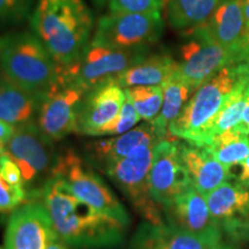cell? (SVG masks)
Wrapping results in <instances>:
<instances>
[{
    "instance_id": "16",
    "label": "cell",
    "mask_w": 249,
    "mask_h": 249,
    "mask_svg": "<svg viewBox=\"0 0 249 249\" xmlns=\"http://www.w3.org/2000/svg\"><path fill=\"white\" fill-rule=\"evenodd\" d=\"M226 239H209L186 232L165 223L144 222L136 229L128 249H238Z\"/></svg>"
},
{
    "instance_id": "28",
    "label": "cell",
    "mask_w": 249,
    "mask_h": 249,
    "mask_svg": "<svg viewBox=\"0 0 249 249\" xmlns=\"http://www.w3.org/2000/svg\"><path fill=\"white\" fill-rule=\"evenodd\" d=\"M140 120H141V118H140L139 113L136 112L135 107H133L129 98L126 96V101H124V107L121 108L120 116L118 117V119L113 124L103 130L102 136L121 135V134L129 132L139 124Z\"/></svg>"
},
{
    "instance_id": "14",
    "label": "cell",
    "mask_w": 249,
    "mask_h": 249,
    "mask_svg": "<svg viewBox=\"0 0 249 249\" xmlns=\"http://www.w3.org/2000/svg\"><path fill=\"white\" fill-rule=\"evenodd\" d=\"M57 238L51 217L43 202L27 201L9 217L5 249H48Z\"/></svg>"
},
{
    "instance_id": "20",
    "label": "cell",
    "mask_w": 249,
    "mask_h": 249,
    "mask_svg": "<svg viewBox=\"0 0 249 249\" xmlns=\"http://www.w3.org/2000/svg\"><path fill=\"white\" fill-rule=\"evenodd\" d=\"M179 148L192 185L204 196L233 178L229 167L218 161L203 145L179 142Z\"/></svg>"
},
{
    "instance_id": "25",
    "label": "cell",
    "mask_w": 249,
    "mask_h": 249,
    "mask_svg": "<svg viewBox=\"0 0 249 249\" xmlns=\"http://www.w3.org/2000/svg\"><path fill=\"white\" fill-rule=\"evenodd\" d=\"M218 161L231 169L249 156V138L241 124L214 136L207 145Z\"/></svg>"
},
{
    "instance_id": "4",
    "label": "cell",
    "mask_w": 249,
    "mask_h": 249,
    "mask_svg": "<svg viewBox=\"0 0 249 249\" xmlns=\"http://www.w3.org/2000/svg\"><path fill=\"white\" fill-rule=\"evenodd\" d=\"M0 68L12 82L44 97L59 79V66L35 34L17 33L0 39Z\"/></svg>"
},
{
    "instance_id": "10",
    "label": "cell",
    "mask_w": 249,
    "mask_h": 249,
    "mask_svg": "<svg viewBox=\"0 0 249 249\" xmlns=\"http://www.w3.org/2000/svg\"><path fill=\"white\" fill-rule=\"evenodd\" d=\"M163 29L160 12L110 13L98 21L92 42L118 50H147Z\"/></svg>"
},
{
    "instance_id": "2",
    "label": "cell",
    "mask_w": 249,
    "mask_h": 249,
    "mask_svg": "<svg viewBox=\"0 0 249 249\" xmlns=\"http://www.w3.org/2000/svg\"><path fill=\"white\" fill-rule=\"evenodd\" d=\"M30 24L54 61L67 66L89 44L93 18L83 0H38Z\"/></svg>"
},
{
    "instance_id": "27",
    "label": "cell",
    "mask_w": 249,
    "mask_h": 249,
    "mask_svg": "<svg viewBox=\"0 0 249 249\" xmlns=\"http://www.w3.org/2000/svg\"><path fill=\"white\" fill-rule=\"evenodd\" d=\"M124 93L141 119L151 123L158 117L163 105L161 86H136L124 89Z\"/></svg>"
},
{
    "instance_id": "8",
    "label": "cell",
    "mask_w": 249,
    "mask_h": 249,
    "mask_svg": "<svg viewBox=\"0 0 249 249\" xmlns=\"http://www.w3.org/2000/svg\"><path fill=\"white\" fill-rule=\"evenodd\" d=\"M155 145H140L104 172L145 222L161 225L165 224L163 210L151 197L149 189V173Z\"/></svg>"
},
{
    "instance_id": "35",
    "label": "cell",
    "mask_w": 249,
    "mask_h": 249,
    "mask_svg": "<svg viewBox=\"0 0 249 249\" xmlns=\"http://www.w3.org/2000/svg\"><path fill=\"white\" fill-rule=\"evenodd\" d=\"M242 128L245 129L246 134L249 138V85L247 87V91H246V107L244 111V116H242V121H241Z\"/></svg>"
},
{
    "instance_id": "24",
    "label": "cell",
    "mask_w": 249,
    "mask_h": 249,
    "mask_svg": "<svg viewBox=\"0 0 249 249\" xmlns=\"http://www.w3.org/2000/svg\"><path fill=\"white\" fill-rule=\"evenodd\" d=\"M222 0H167V18L171 26L186 34L209 20Z\"/></svg>"
},
{
    "instance_id": "21",
    "label": "cell",
    "mask_w": 249,
    "mask_h": 249,
    "mask_svg": "<svg viewBox=\"0 0 249 249\" xmlns=\"http://www.w3.org/2000/svg\"><path fill=\"white\" fill-rule=\"evenodd\" d=\"M43 98L0 75V120L14 128L36 123Z\"/></svg>"
},
{
    "instance_id": "22",
    "label": "cell",
    "mask_w": 249,
    "mask_h": 249,
    "mask_svg": "<svg viewBox=\"0 0 249 249\" xmlns=\"http://www.w3.org/2000/svg\"><path fill=\"white\" fill-rule=\"evenodd\" d=\"M178 67L179 62L169 54L145 55L118 76L117 83L124 89L136 86H161Z\"/></svg>"
},
{
    "instance_id": "32",
    "label": "cell",
    "mask_w": 249,
    "mask_h": 249,
    "mask_svg": "<svg viewBox=\"0 0 249 249\" xmlns=\"http://www.w3.org/2000/svg\"><path fill=\"white\" fill-rule=\"evenodd\" d=\"M0 176L11 186L17 187V188L26 189L21 170L18 169V165L6 154L0 160Z\"/></svg>"
},
{
    "instance_id": "18",
    "label": "cell",
    "mask_w": 249,
    "mask_h": 249,
    "mask_svg": "<svg viewBox=\"0 0 249 249\" xmlns=\"http://www.w3.org/2000/svg\"><path fill=\"white\" fill-rule=\"evenodd\" d=\"M202 28L218 44L249 58V28L239 0H222Z\"/></svg>"
},
{
    "instance_id": "15",
    "label": "cell",
    "mask_w": 249,
    "mask_h": 249,
    "mask_svg": "<svg viewBox=\"0 0 249 249\" xmlns=\"http://www.w3.org/2000/svg\"><path fill=\"white\" fill-rule=\"evenodd\" d=\"M124 101V89L117 81H108L89 90L81 103L76 133L102 136L103 130L120 116Z\"/></svg>"
},
{
    "instance_id": "6",
    "label": "cell",
    "mask_w": 249,
    "mask_h": 249,
    "mask_svg": "<svg viewBox=\"0 0 249 249\" xmlns=\"http://www.w3.org/2000/svg\"><path fill=\"white\" fill-rule=\"evenodd\" d=\"M5 154L22 173L28 201L40 197L45 183L51 179L58 152L53 142L40 132L36 123L15 127L4 145Z\"/></svg>"
},
{
    "instance_id": "11",
    "label": "cell",
    "mask_w": 249,
    "mask_h": 249,
    "mask_svg": "<svg viewBox=\"0 0 249 249\" xmlns=\"http://www.w3.org/2000/svg\"><path fill=\"white\" fill-rule=\"evenodd\" d=\"M213 220L229 241H249V188L234 179L205 196Z\"/></svg>"
},
{
    "instance_id": "5",
    "label": "cell",
    "mask_w": 249,
    "mask_h": 249,
    "mask_svg": "<svg viewBox=\"0 0 249 249\" xmlns=\"http://www.w3.org/2000/svg\"><path fill=\"white\" fill-rule=\"evenodd\" d=\"M52 177H55L77 198L128 226L129 214L123 203L89 163L73 149H65L57 155Z\"/></svg>"
},
{
    "instance_id": "9",
    "label": "cell",
    "mask_w": 249,
    "mask_h": 249,
    "mask_svg": "<svg viewBox=\"0 0 249 249\" xmlns=\"http://www.w3.org/2000/svg\"><path fill=\"white\" fill-rule=\"evenodd\" d=\"M189 40L182 45L181 60L176 73L196 91L224 67L249 61L236 52L224 48L211 38L202 27L188 33Z\"/></svg>"
},
{
    "instance_id": "13",
    "label": "cell",
    "mask_w": 249,
    "mask_h": 249,
    "mask_svg": "<svg viewBox=\"0 0 249 249\" xmlns=\"http://www.w3.org/2000/svg\"><path fill=\"white\" fill-rule=\"evenodd\" d=\"M191 186V178L180 155L179 142L161 140L154 148L149 173L151 197L163 210Z\"/></svg>"
},
{
    "instance_id": "26",
    "label": "cell",
    "mask_w": 249,
    "mask_h": 249,
    "mask_svg": "<svg viewBox=\"0 0 249 249\" xmlns=\"http://www.w3.org/2000/svg\"><path fill=\"white\" fill-rule=\"evenodd\" d=\"M249 85V77L242 80L236 88L233 90L225 104L218 112L209 130H208L207 140L203 145H207L214 136L219 135L226 130H230L241 124L242 116L246 107V91Z\"/></svg>"
},
{
    "instance_id": "40",
    "label": "cell",
    "mask_w": 249,
    "mask_h": 249,
    "mask_svg": "<svg viewBox=\"0 0 249 249\" xmlns=\"http://www.w3.org/2000/svg\"><path fill=\"white\" fill-rule=\"evenodd\" d=\"M0 249H1V247H0Z\"/></svg>"
},
{
    "instance_id": "37",
    "label": "cell",
    "mask_w": 249,
    "mask_h": 249,
    "mask_svg": "<svg viewBox=\"0 0 249 249\" xmlns=\"http://www.w3.org/2000/svg\"><path fill=\"white\" fill-rule=\"evenodd\" d=\"M48 249H68V247L66 244H64L61 240H59L58 238H55L50 242L48 246Z\"/></svg>"
},
{
    "instance_id": "29",
    "label": "cell",
    "mask_w": 249,
    "mask_h": 249,
    "mask_svg": "<svg viewBox=\"0 0 249 249\" xmlns=\"http://www.w3.org/2000/svg\"><path fill=\"white\" fill-rule=\"evenodd\" d=\"M165 0H110L111 13H151L160 12Z\"/></svg>"
},
{
    "instance_id": "7",
    "label": "cell",
    "mask_w": 249,
    "mask_h": 249,
    "mask_svg": "<svg viewBox=\"0 0 249 249\" xmlns=\"http://www.w3.org/2000/svg\"><path fill=\"white\" fill-rule=\"evenodd\" d=\"M147 50H118L92 40L80 57L67 66H59V79L79 87L86 93L118 76L145 57Z\"/></svg>"
},
{
    "instance_id": "12",
    "label": "cell",
    "mask_w": 249,
    "mask_h": 249,
    "mask_svg": "<svg viewBox=\"0 0 249 249\" xmlns=\"http://www.w3.org/2000/svg\"><path fill=\"white\" fill-rule=\"evenodd\" d=\"M86 92L79 87L58 79L42 101L37 126L52 142L76 133L77 117Z\"/></svg>"
},
{
    "instance_id": "23",
    "label": "cell",
    "mask_w": 249,
    "mask_h": 249,
    "mask_svg": "<svg viewBox=\"0 0 249 249\" xmlns=\"http://www.w3.org/2000/svg\"><path fill=\"white\" fill-rule=\"evenodd\" d=\"M161 88H163V105L158 117L151 121V124L157 129L161 139L166 140L170 135V124L179 117L195 91L177 73L165 81L161 85Z\"/></svg>"
},
{
    "instance_id": "30",
    "label": "cell",
    "mask_w": 249,
    "mask_h": 249,
    "mask_svg": "<svg viewBox=\"0 0 249 249\" xmlns=\"http://www.w3.org/2000/svg\"><path fill=\"white\" fill-rule=\"evenodd\" d=\"M27 201L28 194L26 189L11 186L0 176V213L14 211L21 203Z\"/></svg>"
},
{
    "instance_id": "31",
    "label": "cell",
    "mask_w": 249,
    "mask_h": 249,
    "mask_svg": "<svg viewBox=\"0 0 249 249\" xmlns=\"http://www.w3.org/2000/svg\"><path fill=\"white\" fill-rule=\"evenodd\" d=\"M31 0H0V22H15L26 18Z\"/></svg>"
},
{
    "instance_id": "3",
    "label": "cell",
    "mask_w": 249,
    "mask_h": 249,
    "mask_svg": "<svg viewBox=\"0 0 249 249\" xmlns=\"http://www.w3.org/2000/svg\"><path fill=\"white\" fill-rule=\"evenodd\" d=\"M246 77H249V61L230 65L214 74L193 93L179 117L170 124V135L203 145L218 112Z\"/></svg>"
},
{
    "instance_id": "36",
    "label": "cell",
    "mask_w": 249,
    "mask_h": 249,
    "mask_svg": "<svg viewBox=\"0 0 249 249\" xmlns=\"http://www.w3.org/2000/svg\"><path fill=\"white\" fill-rule=\"evenodd\" d=\"M240 1L241 8H242V13H244L246 23L249 28V0H239Z\"/></svg>"
},
{
    "instance_id": "17",
    "label": "cell",
    "mask_w": 249,
    "mask_h": 249,
    "mask_svg": "<svg viewBox=\"0 0 249 249\" xmlns=\"http://www.w3.org/2000/svg\"><path fill=\"white\" fill-rule=\"evenodd\" d=\"M163 214L165 223L186 232L209 239H226L211 216L205 196L193 185L163 208Z\"/></svg>"
},
{
    "instance_id": "34",
    "label": "cell",
    "mask_w": 249,
    "mask_h": 249,
    "mask_svg": "<svg viewBox=\"0 0 249 249\" xmlns=\"http://www.w3.org/2000/svg\"><path fill=\"white\" fill-rule=\"evenodd\" d=\"M14 133V127L0 120V145H5Z\"/></svg>"
},
{
    "instance_id": "19",
    "label": "cell",
    "mask_w": 249,
    "mask_h": 249,
    "mask_svg": "<svg viewBox=\"0 0 249 249\" xmlns=\"http://www.w3.org/2000/svg\"><path fill=\"white\" fill-rule=\"evenodd\" d=\"M161 136L151 123H145L120 136L107 140H99L87 145L88 160L105 171L112 164L128 156L134 149L143 144H157Z\"/></svg>"
},
{
    "instance_id": "1",
    "label": "cell",
    "mask_w": 249,
    "mask_h": 249,
    "mask_svg": "<svg viewBox=\"0 0 249 249\" xmlns=\"http://www.w3.org/2000/svg\"><path fill=\"white\" fill-rule=\"evenodd\" d=\"M40 200L59 240L76 249H111L124 240L127 227L77 198L55 177L45 183Z\"/></svg>"
},
{
    "instance_id": "38",
    "label": "cell",
    "mask_w": 249,
    "mask_h": 249,
    "mask_svg": "<svg viewBox=\"0 0 249 249\" xmlns=\"http://www.w3.org/2000/svg\"><path fill=\"white\" fill-rule=\"evenodd\" d=\"M4 155H5L4 145H0V160H1V158L4 157Z\"/></svg>"
},
{
    "instance_id": "39",
    "label": "cell",
    "mask_w": 249,
    "mask_h": 249,
    "mask_svg": "<svg viewBox=\"0 0 249 249\" xmlns=\"http://www.w3.org/2000/svg\"><path fill=\"white\" fill-rule=\"evenodd\" d=\"M93 1H95L97 5H103L105 2V0H93Z\"/></svg>"
},
{
    "instance_id": "33",
    "label": "cell",
    "mask_w": 249,
    "mask_h": 249,
    "mask_svg": "<svg viewBox=\"0 0 249 249\" xmlns=\"http://www.w3.org/2000/svg\"><path fill=\"white\" fill-rule=\"evenodd\" d=\"M232 179L236 180L241 185L249 188V156L240 164V172H239L238 176L233 177Z\"/></svg>"
}]
</instances>
